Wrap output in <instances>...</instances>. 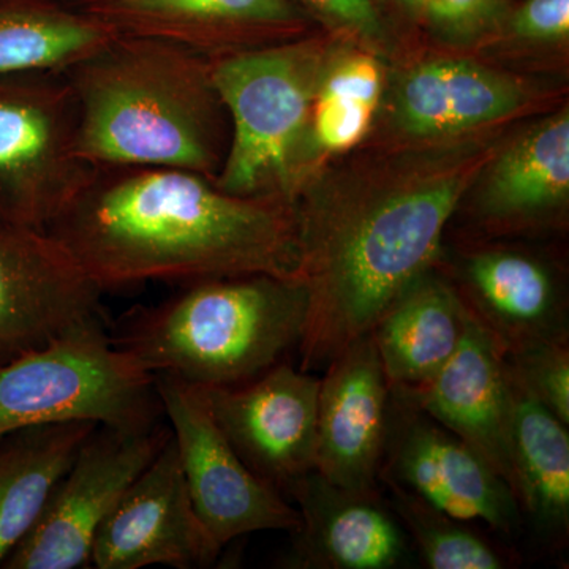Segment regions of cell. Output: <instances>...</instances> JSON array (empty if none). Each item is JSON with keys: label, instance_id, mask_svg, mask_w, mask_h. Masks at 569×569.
<instances>
[{"label": "cell", "instance_id": "obj_1", "mask_svg": "<svg viewBox=\"0 0 569 569\" xmlns=\"http://www.w3.org/2000/svg\"><path fill=\"white\" fill-rule=\"evenodd\" d=\"M448 142L391 157L362 181L296 193L309 293L299 369H326L440 260L449 220L497 151L488 142Z\"/></svg>", "mask_w": 569, "mask_h": 569}, {"label": "cell", "instance_id": "obj_2", "mask_svg": "<svg viewBox=\"0 0 569 569\" xmlns=\"http://www.w3.org/2000/svg\"><path fill=\"white\" fill-rule=\"evenodd\" d=\"M102 290L163 280L301 276L295 200L239 197L171 167H92L47 228Z\"/></svg>", "mask_w": 569, "mask_h": 569}, {"label": "cell", "instance_id": "obj_3", "mask_svg": "<svg viewBox=\"0 0 569 569\" xmlns=\"http://www.w3.org/2000/svg\"><path fill=\"white\" fill-rule=\"evenodd\" d=\"M62 73L77 99V151L86 163L219 176L231 126L208 56L171 41L118 36Z\"/></svg>", "mask_w": 569, "mask_h": 569}, {"label": "cell", "instance_id": "obj_4", "mask_svg": "<svg viewBox=\"0 0 569 569\" xmlns=\"http://www.w3.org/2000/svg\"><path fill=\"white\" fill-rule=\"evenodd\" d=\"M309 293L299 279L242 274L198 280L126 318L112 342L152 376L197 388L244 385L301 347Z\"/></svg>", "mask_w": 569, "mask_h": 569}, {"label": "cell", "instance_id": "obj_5", "mask_svg": "<svg viewBox=\"0 0 569 569\" xmlns=\"http://www.w3.org/2000/svg\"><path fill=\"white\" fill-rule=\"evenodd\" d=\"M325 51L320 40L298 37L211 59L231 126L216 178L224 192L295 200L310 160V111Z\"/></svg>", "mask_w": 569, "mask_h": 569}, {"label": "cell", "instance_id": "obj_6", "mask_svg": "<svg viewBox=\"0 0 569 569\" xmlns=\"http://www.w3.org/2000/svg\"><path fill=\"white\" fill-rule=\"evenodd\" d=\"M162 413L156 376L112 342L102 316L0 367V438L61 422L140 432Z\"/></svg>", "mask_w": 569, "mask_h": 569}, {"label": "cell", "instance_id": "obj_7", "mask_svg": "<svg viewBox=\"0 0 569 569\" xmlns=\"http://www.w3.org/2000/svg\"><path fill=\"white\" fill-rule=\"evenodd\" d=\"M62 70L0 74V220L47 231L91 173Z\"/></svg>", "mask_w": 569, "mask_h": 569}, {"label": "cell", "instance_id": "obj_8", "mask_svg": "<svg viewBox=\"0 0 569 569\" xmlns=\"http://www.w3.org/2000/svg\"><path fill=\"white\" fill-rule=\"evenodd\" d=\"M157 395L170 421L194 512L213 546L253 531L299 529L298 509L246 466L197 389L170 376H156Z\"/></svg>", "mask_w": 569, "mask_h": 569}, {"label": "cell", "instance_id": "obj_9", "mask_svg": "<svg viewBox=\"0 0 569 569\" xmlns=\"http://www.w3.org/2000/svg\"><path fill=\"white\" fill-rule=\"evenodd\" d=\"M170 437L171 429L163 426L140 432L97 427L2 568L88 567L104 519Z\"/></svg>", "mask_w": 569, "mask_h": 569}, {"label": "cell", "instance_id": "obj_10", "mask_svg": "<svg viewBox=\"0 0 569 569\" xmlns=\"http://www.w3.org/2000/svg\"><path fill=\"white\" fill-rule=\"evenodd\" d=\"M380 482L399 486L463 522L485 523L508 539L522 523L508 482L402 389L391 388L389 396Z\"/></svg>", "mask_w": 569, "mask_h": 569}, {"label": "cell", "instance_id": "obj_11", "mask_svg": "<svg viewBox=\"0 0 569 569\" xmlns=\"http://www.w3.org/2000/svg\"><path fill=\"white\" fill-rule=\"evenodd\" d=\"M193 388L239 458L282 496L316 470L320 378L312 372L282 361L238 387Z\"/></svg>", "mask_w": 569, "mask_h": 569}, {"label": "cell", "instance_id": "obj_12", "mask_svg": "<svg viewBox=\"0 0 569 569\" xmlns=\"http://www.w3.org/2000/svg\"><path fill=\"white\" fill-rule=\"evenodd\" d=\"M103 293L50 233L0 220V367L100 316Z\"/></svg>", "mask_w": 569, "mask_h": 569}, {"label": "cell", "instance_id": "obj_13", "mask_svg": "<svg viewBox=\"0 0 569 569\" xmlns=\"http://www.w3.org/2000/svg\"><path fill=\"white\" fill-rule=\"evenodd\" d=\"M219 556L194 512L171 433L104 519L89 567L208 568Z\"/></svg>", "mask_w": 569, "mask_h": 569}, {"label": "cell", "instance_id": "obj_14", "mask_svg": "<svg viewBox=\"0 0 569 569\" xmlns=\"http://www.w3.org/2000/svg\"><path fill=\"white\" fill-rule=\"evenodd\" d=\"M108 31L182 44L209 59L298 39L309 18L290 0H63Z\"/></svg>", "mask_w": 569, "mask_h": 569}, {"label": "cell", "instance_id": "obj_15", "mask_svg": "<svg viewBox=\"0 0 569 569\" xmlns=\"http://www.w3.org/2000/svg\"><path fill=\"white\" fill-rule=\"evenodd\" d=\"M284 497L299 512L284 569H397L411 567L415 549L380 490L332 485L317 470L290 482Z\"/></svg>", "mask_w": 569, "mask_h": 569}, {"label": "cell", "instance_id": "obj_16", "mask_svg": "<svg viewBox=\"0 0 569 569\" xmlns=\"http://www.w3.org/2000/svg\"><path fill=\"white\" fill-rule=\"evenodd\" d=\"M389 396L370 332L326 366L317 408L316 470L321 477L348 490H380Z\"/></svg>", "mask_w": 569, "mask_h": 569}, {"label": "cell", "instance_id": "obj_17", "mask_svg": "<svg viewBox=\"0 0 569 569\" xmlns=\"http://www.w3.org/2000/svg\"><path fill=\"white\" fill-rule=\"evenodd\" d=\"M402 391L475 449L511 488L515 385L503 347L473 317L448 365L425 387Z\"/></svg>", "mask_w": 569, "mask_h": 569}, {"label": "cell", "instance_id": "obj_18", "mask_svg": "<svg viewBox=\"0 0 569 569\" xmlns=\"http://www.w3.org/2000/svg\"><path fill=\"white\" fill-rule=\"evenodd\" d=\"M530 100L526 82L512 74L468 59H432L397 81L391 123L407 140L455 141L512 118Z\"/></svg>", "mask_w": 569, "mask_h": 569}, {"label": "cell", "instance_id": "obj_19", "mask_svg": "<svg viewBox=\"0 0 569 569\" xmlns=\"http://www.w3.org/2000/svg\"><path fill=\"white\" fill-rule=\"evenodd\" d=\"M451 284L505 353L569 342L567 299L552 269L537 257L500 247L473 250L460 260L459 284Z\"/></svg>", "mask_w": 569, "mask_h": 569}, {"label": "cell", "instance_id": "obj_20", "mask_svg": "<svg viewBox=\"0 0 569 569\" xmlns=\"http://www.w3.org/2000/svg\"><path fill=\"white\" fill-rule=\"evenodd\" d=\"M481 176L475 212L489 233L560 224L569 198L567 108L493 153Z\"/></svg>", "mask_w": 569, "mask_h": 569}, {"label": "cell", "instance_id": "obj_21", "mask_svg": "<svg viewBox=\"0 0 569 569\" xmlns=\"http://www.w3.org/2000/svg\"><path fill=\"white\" fill-rule=\"evenodd\" d=\"M470 317L436 266L418 277L370 329L389 388L413 391L432 380L458 351Z\"/></svg>", "mask_w": 569, "mask_h": 569}, {"label": "cell", "instance_id": "obj_22", "mask_svg": "<svg viewBox=\"0 0 569 569\" xmlns=\"http://www.w3.org/2000/svg\"><path fill=\"white\" fill-rule=\"evenodd\" d=\"M512 385V492L520 516H526L542 545L563 549L569 535L568 426Z\"/></svg>", "mask_w": 569, "mask_h": 569}, {"label": "cell", "instance_id": "obj_23", "mask_svg": "<svg viewBox=\"0 0 569 569\" xmlns=\"http://www.w3.org/2000/svg\"><path fill=\"white\" fill-rule=\"evenodd\" d=\"M97 425L33 426L0 438V567L39 520Z\"/></svg>", "mask_w": 569, "mask_h": 569}, {"label": "cell", "instance_id": "obj_24", "mask_svg": "<svg viewBox=\"0 0 569 569\" xmlns=\"http://www.w3.org/2000/svg\"><path fill=\"white\" fill-rule=\"evenodd\" d=\"M116 37L63 0H0V74L63 70Z\"/></svg>", "mask_w": 569, "mask_h": 569}, {"label": "cell", "instance_id": "obj_25", "mask_svg": "<svg viewBox=\"0 0 569 569\" xmlns=\"http://www.w3.org/2000/svg\"><path fill=\"white\" fill-rule=\"evenodd\" d=\"M347 51L326 59L321 70L310 111L309 153L350 151L365 140L380 107L383 63L376 52L356 44Z\"/></svg>", "mask_w": 569, "mask_h": 569}, {"label": "cell", "instance_id": "obj_26", "mask_svg": "<svg viewBox=\"0 0 569 569\" xmlns=\"http://www.w3.org/2000/svg\"><path fill=\"white\" fill-rule=\"evenodd\" d=\"M389 507L407 531L413 549L430 569H507L518 563L511 549L475 529V523L452 518L411 496L399 486L387 485Z\"/></svg>", "mask_w": 569, "mask_h": 569}, {"label": "cell", "instance_id": "obj_27", "mask_svg": "<svg viewBox=\"0 0 569 569\" xmlns=\"http://www.w3.org/2000/svg\"><path fill=\"white\" fill-rule=\"evenodd\" d=\"M310 21L335 36L383 54L395 47L396 29L389 0H290Z\"/></svg>", "mask_w": 569, "mask_h": 569}, {"label": "cell", "instance_id": "obj_28", "mask_svg": "<svg viewBox=\"0 0 569 569\" xmlns=\"http://www.w3.org/2000/svg\"><path fill=\"white\" fill-rule=\"evenodd\" d=\"M511 380L569 426V342H542L505 353Z\"/></svg>", "mask_w": 569, "mask_h": 569}, {"label": "cell", "instance_id": "obj_29", "mask_svg": "<svg viewBox=\"0 0 569 569\" xmlns=\"http://www.w3.org/2000/svg\"><path fill=\"white\" fill-rule=\"evenodd\" d=\"M509 0H422L419 21L448 43L468 44L500 32Z\"/></svg>", "mask_w": 569, "mask_h": 569}, {"label": "cell", "instance_id": "obj_30", "mask_svg": "<svg viewBox=\"0 0 569 569\" xmlns=\"http://www.w3.org/2000/svg\"><path fill=\"white\" fill-rule=\"evenodd\" d=\"M501 31L526 43L567 41L569 0H526L509 10Z\"/></svg>", "mask_w": 569, "mask_h": 569}, {"label": "cell", "instance_id": "obj_31", "mask_svg": "<svg viewBox=\"0 0 569 569\" xmlns=\"http://www.w3.org/2000/svg\"><path fill=\"white\" fill-rule=\"evenodd\" d=\"M397 10L406 13L411 20L419 21L421 14L422 0H389Z\"/></svg>", "mask_w": 569, "mask_h": 569}]
</instances>
